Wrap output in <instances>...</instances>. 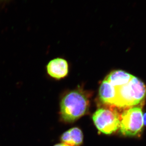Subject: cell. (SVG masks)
<instances>
[{"label":"cell","instance_id":"6da1fadb","mask_svg":"<svg viewBox=\"0 0 146 146\" xmlns=\"http://www.w3.org/2000/svg\"><path fill=\"white\" fill-rule=\"evenodd\" d=\"M89 102L82 91H71L63 97L60 103V113L63 120L67 122L75 121L87 112Z\"/></svg>","mask_w":146,"mask_h":146},{"label":"cell","instance_id":"7a4b0ae2","mask_svg":"<svg viewBox=\"0 0 146 146\" xmlns=\"http://www.w3.org/2000/svg\"><path fill=\"white\" fill-rule=\"evenodd\" d=\"M116 89L115 105L118 107L136 105L142 103L146 98L145 84L134 76L128 83Z\"/></svg>","mask_w":146,"mask_h":146},{"label":"cell","instance_id":"3957f363","mask_svg":"<svg viewBox=\"0 0 146 146\" xmlns=\"http://www.w3.org/2000/svg\"><path fill=\"white\" fill-rule=\"evenodd\" d=\"M142 108H132L124 112L120 120V132L127 136H134L141 133L143 127Z\"/></svg>","mask_w":146,"mask_h":146},{"label":"cell","instance_id":"277c9868","mask_svg":"<svg viewBox=\"0 0 146 146\" xmlns=\"http://www.w3.org/2000/svg\"><path fill=\"white\" fill-rule=\"evenodd\" d=\"M92 118L98 129L105 134H111L120 127L121 118L114 110L100 108Z\"/></svg>","mask_w":146,"mask_h":146},{"label":"cell","instance_id":"5b68a950","mask_svg":"<svg viewBox=\"0 0 146 146\" xmlns=\"http://www.w3.org/2000/svg\"><path fill=\"white\" fill-rule=\"evenodd\" d=\"M47 70L48 74L53 78H63L68 74V63L62 58H55L50 61L47 66Z\"/></svg>","mask_w":146,"mask_h":146},{"label":"cell","instance_id":"8992f818","mask_svg":"<svg viewBox=\"0 0 146 146\" xmlns=\"http://www.w3.org/2000/svg\"><path fill=\"white\" fill-rule=\"evenodd\" d=\"M116 94V88L104 80L100 87L99 96L101 100L106 104L115 105Z\"/></svg>","mask_w":146,"mask_h":146},{"label":"cell","instance_id":"52a82bcc","mask_svg":"<svg viewBox=\"0 0 146 146\" xmlns=\"http://www.w3.org/2000/svg\"><path fill=\"white\" fill-rule=\"evenodd\" d=\"M61 140L63 143L66 145L78 146L81 145L83 142V133L79 128H72L62 134Z\"/></svg>","mask_w":146,"mask_h":146},{"label":"cell","instance_id":"ba28073f","mask_svg":"<svg viewBox=\"0 0 146 146\" xmlns=\"http://www.w3.org/2000/svg\"><path fill=\"white\" fill-rule=\"evenodd\" d=\"M133 76L125 71L115 70L110 73L105 80L117 88L128 83Z\"/></svg>","mask_w":146,"mask_h":146},{"label":"cell","instance_id":"9c48e42d","mask_svg":"<svg viewBox=\"0 0 146 146\" xmlns=\"http://www.w3.org/2000/svg\"><path fill=\"white\" fill-rule=\"evenodd\" d=\"M143 119L144 124L146 125V113L144 114V116H143Z\"/></svg>","mask_w":146,"mask_h":146},{"label":"cell","instance_id":"30bf717a","mask_svg":"<svg viewBox=\"0 0 146 146\" xmlns=\"http://www.w3.org/2000/svg\"><path fill=\"white\" fill-rule=\"evenodd\" d=\"M54 146H72L69 145H66V144H65L64 143H62L56 144V145H55Z\"/></svg>","mask_w":146,"mask_h":146},{"label":"cell","instance_id":"8fae6325","mask_svg":"<svg viewBox=\"0 0 146 146\" xmlns=\"http://www.w3.org/2000/svg\"><path fill=\"white\" fill-rule=\"evenodd\" d=\"M3 1V0H0V1Z\"/></svg>","mask_w":146,"mask_h":146}]
</instances>
